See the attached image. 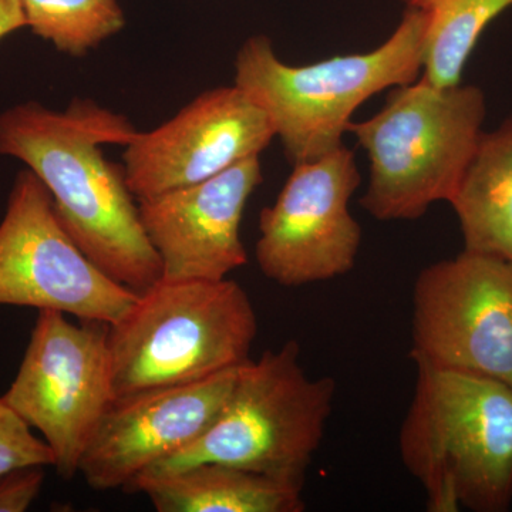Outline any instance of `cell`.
I'll return each mask as SVG.
<instances>
[{
  "label": "cell",
  "mask_w": 512,
  "mask_h": 512,
  "mask_svg": "<svg viewBox=\"0 0 512 512\" xmlns=\"http://www.w3.org/2000/svg\"><path fill=\"white\" fill-rule=\"evenodd\" d=\"M143 493L158 512H302V487L227 466L200 463L141 476L126 488Z\"/></svg>",
  "instance_id": "5bb4252c"
},
{
  "label": "cell",
  "mask_w": 512,
  "mask_h": 512,
  "mask_svg": "<svg viewBox=\"0 0 512 512\" xmlns=\"http://www.w3.org/2000/svg\"><path fill=\"white\" fill-rule=\"evenodd\" d=\"M110 325L39 311L18 375L0 399L42 434L57 474H79L84 450L114 400Z\"/></svg>",
  "instance_id": "52a82bcc"
},
{
  "label": "cell",
  "mask_w": 512,
  "mask_h": 512,
  "mask_svg": "<svg viewBox=\"0 0 512 512\" xmlns=\"http://www.w3.org/2000/svg\"><path fill=\"white\" fill-rule=\"evenodd\" d=\"M256 333L254 305L237 282L160 279L110 325L114 399L242 366Z\"/></svg>",
  "instance_id": "277c9868"
},
{
  "label": "cell",
  "mask_w": 512,
  "mask_h": 512,
  "mask_svg": "<svg viewBox=\"0 0 512 512\" xmlns=\"http://www.w3.org/2000/svg\"><path fill=\"white\" fill-rule=\"evenodd\" d=\"M45 466L15 468L0 477V512H25L39 497Z\"/></svg>",
  "instance_id": "d6986e66"
},
{
  "label": "cell",
  "mask_w": 512,
  "mask_h": 512,
  "mask_svg": "<svg viewBox=\"0 0 512 512\" xmlns=\"http://www.w3.org/2000/svg\"><path fill=\"white\" fill-rule=\"evenodd\" d=\"M26 28L59 52L83 57L126 28L119 0H20Z\"/></svg>",
  "instance_id": "e0dca14e"
},
{
  "label": "cell",
  "mask_w": 512,
  "mask_h": 512,
  "mask_svg": "<svg viewBox=\"0 0 512 512\" xmlns=\"http://www.w3.org/2000/svg\"><path fill=\"white\" fill-rule=\"evenodd\" d=\"M26 28L25 12L20 0H0V40Z\"/></svg>",
  "instance_id": "ffe728a7"
},
{
  "label": "cell",
  "mask_w": 512,
  "mask_h": 512,
  "mask_svg": "<svg viewBox=\"0 0 512 512\" xmlns=\"http://www.w3.org/2000/svg\"><path fill=\"white\" fill-rule=\"evenodd\" d=\"M427 16L420 79L434 87H453L484 29L511 8L512 0H402Z\"/></svg>",
  "instance_id": "2e32d148"
},
{
  "label": "cell",
  "mask_w": 512,
  "mask_h": 512,
  "mask_svg": "<svg viewBox=\"0 0 512 512\" xmlns=\"http://www.w3.org/2000/svg\"><path fill=\"white\" fill-rule=\"evenodd\" d=\"M487 113L473 84L399 86L379 113L350 123L366 151L370 180L360 204L379 221H413L456 194L474 156Z\"/></svg>",
  "instance_id": "5b68a950"
},
{
  "label": "cell",
  "mask_w": 512,
  "mask_h": 512,
  "mask_svg": "<svg viewBox=\"0 0 512 512\" xmlns=\"http://www.w3.org/2000/svg\"><path fill=\"white\" fill-rule=\"evenodd\" d=\"M53 464L55 457L46 441L37 439L28 424L0 399V477L15 468Z\"/></svg>",
  "instance_id": "ac0fdd59"
},
{
  "label": "cell",
  "mask_w": 512,
  "mask_h": 512,
  "mask_svg": "<svg viewBox=\"0 0 512 512\" xmlns=\"http://www.w3.org/2000/svg\"><path fill=\"white\" fill-rule=\"evenodd\" d=\"M137 298V292L113 281L77 247L37 175L19 173L0 222V306L113 325Z\"/></svg>",
  "instance_id": "ba28073f"
},
{
  "label": "cell",
  "mask_w": 512,
  "mask_h": 512,
  "mask_svg": "<svg viewBox=\"0 0 512 512\" xmlns=\"http://www.w3.org/2000/svg\"><path fill=\"white\" fill-rule=\"evenodd\" d=\"M360 185L355 153L345 144L293 165L275 204L259 215L255 259L275 284L298 288L355 268L362 229L349 211Z\"/></svg>",
  "instance_id": "30bf717a"
},
{
  "label": "cell",
  "mask_w": 512,
  "mask_h": 512,
  "mask_svg": "<svg viewBox=\"0 0 512 512\" xmlns=\"http://www.w3.org/2000/svg\"><path fill=\"white\" fill-rule=\"evenodd\" d=\"M413 362L512 387V264L464 249L427 266L413 289Z\"/></svg>",
  "instance_id": "9c48e42d"
},
{
  "label": "cell",
  "mask_w": 512,
  "mask_h": 512,
  "mask_svg": "<svg viewBox=\"0 0 512 512\" xmlns=\"http://www.w3.org/2000/svg\"><path fill=\"white\" fill-rule=\"evenodd\" d=\"M450 204L464 249L512 264V116L484 131Z\"/></svg>",
  "instance_id": "9a60e30c"
},
{
  "label": "cell",
  "mask_w": 512,
  "mask_h": 512,
  "mask_svg": "<svg viewBox=\"0 0 512 512\" xmlns=\"http://www.w3.org/2000/svg\"><path fill=\"white\" fill-rule=\"evenodd\" d=\"M138 130L92 100L64 111L39 103L0 114V154L28 165L45 184L67 234L113 281L137 293L161 279L160 258L141 224L123 165L104 146L126 147Z\"/></svg>",
  "instance_id": "6da1fadb"
},
{
  "label": "cell",
  "mask_w": 512,
  "mask_h": 512,
  "mask_svg": "<svg viewBox=\"0 0 512 512\" xmlns=\"http://www.w3.org/2000/svg\"><path fill=\"white\" fill-rule=\"evenodd\" d=\"M268 114L238 86L195 97L154 130L127 144L123 168L137 201L210 180L274 140Z\"/></svg>",
  "instance_id": "8fae6325"
},
{
  "label": "cell",
  "mask_w": 512,
  "mask_h": 512,
  "mask_svg": "<svg viewBox=\"0 0 512 512\" xmlns=\"http://www.w3.org/2000/svg\"><path fill=\"white\" fill-rule=\"evenodd\" d=\"M416 363V389L399 433L404 467L427 511L504 512L512 503V387Z\"/></svg>",
  "instance_id": "7a4b0ae2"
},
{
  "label": "cell",
  "mask_w": 512,
  "mask_h": 512,
  "mask_svg": "<svg viewBox=\"0 0 512 512\" xmlns=\"http://www.w3.org/2000/svg\"><path fill=\"white\" fill-rule=\"evenodd\" d=\"M239 367L201 382L114 399L84 450L79 474L94 490H126L210 429Z\"/></svg>",
  "instance_id": "7c38bea8"
},
{
  "label": "cell",
  "mask_w": 512,
  "mask_h": 512,
  "mask_svg": "<svg viewBox=\"0 0 512 512\" xmlns=\"http://www.w3.org/2000/svg\"><path fill=\"white\" fill-rule=\"evenodd\" d=\"M336 382L311 377L301 346L288 340L239 367L227 402L210 429L141 476L200 463H221L303 488L325 436ZM140 476V477H141Z\"/></svg>",
  "instance_id": "8992f818"
},
{
  "label": "cell",
  "mask_w": 512,
  "mask_h": 512,
  "mask_svg": "<svg viewBox=\"0 0 512 512\" xmlns=\"http://www.w3.org/2000/svg\"><path fill=\"white\" fill-rule=\"evenodd\" d=\"M427 16L407 8L392 36L369 53L291 66L271 39L249 37L235 59V86L268 114L289 163L318 160L343 146L353 113L370 97L421 76Z\"/></svg>",
  "instance_id": "3957f363"
},
{
  "label": "cell",
  "mask_w": 512,
  "mask_h": 512,
  "mask_svg": "<svg viewBox=\"0 0 512 512\" xmlns=\"http://www.w3.org/2000/svg\"><path fill=\"white\" fill-rule=\"evenodd\" d=\"M262 181L261 160L252 157L210 180L137 201L161 279L220 281L247 264L242 217Z\"/></svg>",
  "instance_id": "4fadbf2b"
}]
</instances>
